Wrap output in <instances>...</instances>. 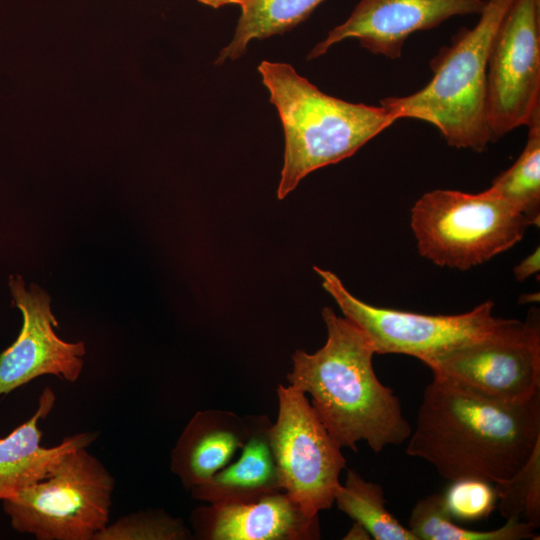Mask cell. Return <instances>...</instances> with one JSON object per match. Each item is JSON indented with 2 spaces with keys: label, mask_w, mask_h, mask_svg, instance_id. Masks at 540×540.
<instances>
[{
  "label": "cell",
  "mask_w": 540,
  "mask_h": 540,
  "mask_svg": "<svg viewBox=\"0 0 540 540\" xmlns=\"http://www.w3.org/2000/svg\"><path fill=\"white\" fill-rule=\"evenodd\" d=\"M277 396L269 438L282 490L305 512L318 515L334 504L346 459L305 393L279 385Z\"/></svg>",
  "instance_id": "cell-8"
},
{
  "label": "cell",
  "mask_w": 540,
  "mask_h": 540,
  "mask_svg": "<svg viewBox=\"0 0 540 540\" xmlns=\"http://www.w3.org/2000/svg\"><path fill=\"white\" fill-rule=\"evenodd\" d=\"M193 538L202 540H315L320 539L318 515H310L286 492L256 501L207 504L190 516Z\"/></svg>",
  "instance_id": "cell-13"
},
{
  "label": "cell",
  "mask_w": 540,
  "mask_h": 540,
  "mask_svg": "<svg viewBox=\"0 0 540 540\" xmlns=\"http://www.w3.org/2000/svg\"><path fill=\"white\" fill-rule=\"evenodd\" d=\"M408 440L406 453L447 480L506 481L540 444V394L506 403L433 378Z\"/></svg>",
  "instance_id": "cell-1"
},
{
  "label": "cell",
  "mask_w": 540,
  "mask_h": 540,
  "mask_svg": "<svg viewBox=\"0 0 540 540\" xmlns=\"http://www.w3.org/2000/svg\"><path fill=\"white\" fill-rule=\"evenodd\" d=\"M258 71L284 131L280 200L309 173L352 156L396 121L381 105L325 94L287 63L264 60Z\"/></svg>",
  "instance_id": "cell-3"
},
{
  "label": "cell",
  "mask_w": 540,
  "mask_h": 540,
  "mask_svg": "<svg viewBox=\"0 0 540 540\" xmlns=\"http://www.w3.org/2000/svg\"><path fill=\"white\" fill-rule=\"evenodd\" d=\"M325 344L314 353L296 350L289 385L309 393L318 417L341 448L366 442L375 452L408 440L412 428L399 398L377 378L376 354L366 334L331 307L322 309Z\"/></svg>",
  "instance_id": "cell-2"
},
{
  "label": "cell",
  "mask_w": 540,
  "mask_h": 540,
  "mask_svg": "<svg viewBox=\"0 0 540 540\" xmlns=\"http://www.w3.org/2000/svg\"><path fill=\"white\" fill-rule=\"evenodd\" d=\"M9 286L23 324L17 339L0 353V396L45 375L77 381L84 366L85 343L57 336L58 322L45 291L37 285L26 290L21 276H11Z\"/></svg>",
  "instance_id": "cell-11"
},
{
  "label": "cell",
  "mask_w": 540,
  "mask_h": 540,
  "mask_svg": "<svg viewBox=\"0 0 540 540\" xmlns=\"http://www.w3.org/2000/svg\"><path fill=\"white\" fill-rule=\"evenodd\" d=\"M514 0H488L472 28H461L430 62L432 79L421 90L380 101L392 116L434 125L447 144L485 150L492 141L486 115L489 50Z\"/></svg>",
  "instance_id": "cell-4"
},
{
  "label": "cell",
  "mask_w": 540,
  "mask_h": 540,
  "mask_svg": "<svg viewBox=\"0 0 540 540\" xmlns=\"http://www.w3.org/2000/svg\"><path fill=\"white\" fill-rule=\"evenodd\" d=\"M498 508L506 520L540 526V444L525 465L506 481L495 483Z\"/></svg>",
  "instance_id": "cell-21"
},
{
  "label": "cell",
  "mask_w": 540,
  "mask_h": 540,
  "mask_svg": "<svg viewBox=\"0 0 540 540\" xmlns=\"http://www.w3.org/2000/svg\"><path fill=\"white\" fill-rule=\"evenodd\" d=\"M249 434V416L220 409L199 411L187 423L171 451V471L190 490L227 466Z\"/></svg>",
  "instance_id": "cell-15"
},
{
  "label": "cell",
  "mask_w": 540,
  "mask_h": 540,
  "mask_svg": "<svg viewBox=\"0 0 540 540\" xmlns=\"http://www.w3.org/2000/svg\"><path fill=\"white\" fill-rule=\"evenodd\" d=\"M192 536L182 519L160 509H147L108 523L93 540H186Z\"/></svg>",
  "instance_id": "cell-22"
},
{
  "label": "cell",
  "mask_w": 540,
  "mask_h": 540,
  "mask_svg": "<svg viewBox=\"0 0 540 540\" xmlns=\"http://www.w3.org/2000/svg\"><path fill=\"white\" fill-rule=\"evenodd\" d=\"M204 5L211 6L213 8H219L228 4H237L240 7L244 6L249 0H198Z\"/></svg>",
  "instance_id": "cell-26"
},
{
  "label": "cell",
  "mask_w": 540,
  "mask_h": 540,
  "mask_svg": "<svg viewBox=\"0 0 540 540\" xmlns=\"http://www.w3.org/2000/svg\"><path fill=\"white\" fill-rule=\"evenodd\" d=\"M314 270L344 317L366 334L376 354L409 355L425 364L486 335L502 319L493 316L492 301L457 315H427L373 306L351 294L333 272L318 267Z\"/></svg>",
  "instance_id": "cell-9"
},
{
  "label": "cell",
  "mask_w": 540,
  "mask_h": 540,
  "mask_svg": "<svg viewBox=\"0 0 540 540\" xmlns=\"http://www.w3.org/2000/svg\"><path fill=\"white\" fill-rule=\"evenodd\" d=\"M249 420L250 434L239 458L192 487V498L214 505L238 504L283 491L269 438L272 423L265 415Z\"/></svg>",
  "instance_id": "cell-16"
},
{
  "label": "cell",
  "mask_w": 540,
  "mask_h": 540,
  "mask_svg": "<svg viewBox=\"0 0 540 540\" xmlns=\"http://www.w3.org/2000/svg\"><path fill=\"white\" fill-rule=\"evenodd\" d=\"M324 0H249L230 43L219 53L217 64L239 58L251 40L282 34L302 21Z\"/></svg>",
  "instance_id": "cell-17"
},
{
  "label": "cell",
  "mask_w": 540,
  "mask_h": 540,
  "mask_svg": "<svg viewBox=\"0 0 540 540\" xmlns=\"http://www.w3.org/2000/svg\"><path fill=\"white\" fill-rule=\"evenodd\" d=\"M527 219L489 188L471 194L436 189L411 209L419 254L442 267L468 270L517 244Z\"/></svg>",
  "instance_id": "cell-5"
},
{
  "label": "cell",
  "mask_w": 540,
  "mask_h": 540,
  "mask_svg": "<svg viewBox=\"0 0 540 540\" xmlns=\"http://www.w3.org/2000/svg\"><path fill=\"white\" fill-rule=\"evenodd\" d=\"M344 540H369L372 539L369 531L359 522L353 521L348 532L343 536Z\"/></svg>",
  "instance_id": "cell-25"
},
{
  "label": "cell",
  "mask_w": 540,
  "mask_h": 540,
  "mask_svg": "<svg viewBox=\"0 0 540 540\" xmlns=\"http://www.w3.org/2000/svg\"><path fill=\"white\" fill-rule=\"evenodd\" d=\"M433 378L484 398L520 403L540 394V324L501 319L486 335L425 363Z\"/></svg>",
  "instance_id": "cell-7"
},
{
  "label": "cell",
  "mask_w": 540,
  "mask_h": 540,
  "mask_svg": "<svg viewBox=\"0 0 540 540\" xmlns=\"http://www.w3.org/2000/svg\"><path fill=\"white\" fill-rule=\"evenodd\" d=\"M417 540H522L538 539L534 528L519 520H506L496 529L479 531L456 525L450 517L443 494L421 498L411 511L408 527Z\"/></svg>",
  "instance_id": "cell-20"
},
{
  "label": "cell",
  "mask_w": 540,
  "mask_h": 540,
  "mask_svg": "<svg viewBox=\"0 0 540 540\" xmlns=\"http://www.w3.org/2000/svg\"><path fill=\"white\" fill-rule=\"evenodd\" d=\"M443 499L452 520L465 522L487 518L497 502L492 483L476 478L452 481L443 494Z\"/></svg>",
  "instance_id": "cell-23"
},
{
  "label": "cell",
  "mask_w": 540,
  "mask_h": 540,
  "mask_svg": "<svg viewBox=\"0 0 540 540\" xmlns=\"http://www.w3.org/2000/svg\"><path fill=\"white\" fill-rule=\"evenodd\" d=\"M523 151L514 164L499 174L489 189L521 213L530 226L540 222V110L529 123Z\"/></svg>",
  "instance_id": "cell-18"
},
{
  "label": "cell",
  "mask_w": 540,
  "mask_h": 540,
  "mask_svg": "<svg viewBox=\"0 0 540 540\" xmlns=\"http://www.w3.org/2000/svg\"><path fill=\"white\" fill-rule=\"evenodd\" d=\"M115 479L87 448L48 478L2 500L10 524L38 540H93L108 523Z\"/></svg>",
  "instance_id": "cell-6"
},
{
  "label": "cell",
  "mask_w": 540,
  "mask_h": 540,
  "mask_svg": "<svg viewBox=\"0 0 540 540\" xmlns=\"http://www.w3.org/2000/svg\"><path fill=\"white\" fill-rule=\"evenodd\" d=\"M334 503L353 521L361 523L376 540H417L387 509L384 490L365 480L355 470H348L338 488Z\"/></svg>",
  "instance_id": "cell-19"
},
{
  "label": "cell",
  "mask_w": 540,
  "mask_h": 540,
  "mask_svg": "<svg viewBox=\"0 0 540 540\" xmlns=\"http://www.w3.org/2000/svg\"><path fill=\"white\" fill-rule=\"evenodd\" d=\"M540 269V248L537 247L531 254L525 257L513 270L518 281H524L530 276L539 272Z\"/></svg>",
  "instance_id": "cell-24"
},
{
  "label": "cell",
  "mask_w": 540,
  "mask_h": 540,
  "mask_svg": "<svg viewBox=\"0 0 540 540\" xmlns=\"http://www.w3.org/2000/svg\"><path fill=\"white\" fill-rule=\"evenodd\" d=\"M55 402L54 391L45 387L35 413L0 439V501L48 478L69 453L87 448L98 438L97 431L80 432L65 437L58 445L41 446L43 432L38 423L50 414Z\"/></svg>",
  "instance_id": "cell-14"
},
{
  "label": "cell",
  "mask_w": 540,
  "mask_h": 540,
  "mask_svg": "<svg viewBox=\"0 0 540 540\" xmlns=\"http://www.w3.org/2000/svg\"><path fill=\"white\" fill-rule=\"evenodd\" d=\"M540 110V0H514L487 62L486 115L495 142Z\"/></svg>",
  "instance_id": "cell-10"
},
{
  "label": "cell",
  "mask_w": 540,
  "mask_h": 540,
  "mask_svg": "<svg viewBox=\"0 0 540 540\" xmlns=\"http://www.w3.org/2000/svg\"><path fill=\"white\" fill-rule=\"evenodd\" d=\"M485 5L484 0H360L348 19L314 46L308 59L347 38L359 40L373 54L398 59L411 34L435 28L453 16L480 14Z\"/></svg>",
  "instance_id": "cell-12"
}]
</instances>
